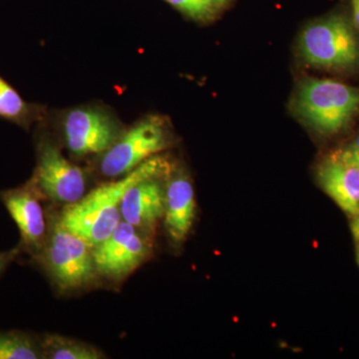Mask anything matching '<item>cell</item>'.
Segmentation results:
<instances>
[{"label":"cell","instance_id":"1","mask_svg":"<svg viewBox=\"0 0 359 359\" xmlns=\"http://www.w3.org/2000/svg\"><path fill=\"white\" fill-rule=\"evenodd\" d=\"M169 172L167 158L153 156L122 179L104 184L74 204L65 205L58 216L59 222L93 249L109 237L121 223L120 205L128 189L144 180L162 178Z\"/></svg>","mask_w":359,"mask_h":359},{"label":"cell","instance_id":"2","mask_svg":"<svg viewBox=\"0 0 359 359\" xmlns=\"http://www.w3.org/2000/svg\"><path fill=\"white\" fill-rule=\"evenodd\" d=\"M292 108L314 131L332 136L358 114L359 88L334 79L306 78L297 86Z\"/></svg>","mask_w":359,"mask_h":359},{"label":"cell","instance_id":"3","mask_svg":"<svg viewBox=\"0 0 359 359\" xmlns=\"http://www.w3.org/2000/svg\"><path fill=\"white\" fill-rule=\"evenodd\" d=\"M304 63L334 72L359 71V35L351 21L339 14L313 21L299 39Z\"/></svg>","mask_w":359,"mask_h":359},{"label":"cell","instance_id":"4","mask_svg":"<svg viewBox=\"0 0 359 359\" xmlns=\"http://www.w3.org/2000/svg\"><path fill=\"white\" fill-rule=\"evenodd\" d=\"M35 259L52 282L65 292L87 287L99 276L91 248L65 229L58 217L52 219L44 244Z\"/></svg>","mask_w":359,"mask_h":359},{"label":"cell","instance_id":"5","mask_svg":"<svg viewBox=\"0 0 359 359\" xmlns=\"http://www.w3.org/2000/svg\"><path fill=\"white\" fill-rule=\"evenodd\" d=\"M169 137L159 117L145 118L122 133L105 153L100 171L109 178L124 176L167 148Z\"/></svg>","mask_w":359,"mask_h":359},{"label":"cell","instance_id":"6","mask_svg":"<svg viewBox=\"0 0 359 359\" xmlns=\"http://www.w3.org/2000/svg\"><path fill=\"white\" fill-rule=\"evenodd\" d=\"M32 181L40 195L65 205L81 200L86 192V176L81 168L66 159L50 141L39 145L36 171Z\"/></svg>","mask_w":359,"mask_h":359},{"label":"cell","instance_id":"7","mask_svg":"<svg viewBox=\"0 0 359 359\" xmlns=\"http://www.w3.org/2000/svg\"><path fill=\"white\" fill-rule=\"evenodd\" d=\"M150 254V248L139 230L122 221L100 245L92 249L99 276L113 280L127 278Z\"/></svg>","mask_w":359,"mask_h":359},{"label":"cell","instance_id":"8","mask_svg":"<svg viewBox=\"0 0 359 359\" xmlns=\"http://www.w3.org/2000/svg\"><path fill=\"white\" fill-rule=\"evenodd\" d=\"M63 131L68 150L78 157L105 153L123 133L112 116L97 108L71 110Z\"/></svg>","mask_w":359,"mask_h":359},{"label":"cell","instance_id":"9","mask_svg":"<svg viewBox=\"0 0 359 359\" xmlns=\"http://www.w3.org/2000/svg\"><path fill=\"white\" fill-rule=\"evenodd\" d=\"M40 196L32 181L0 194L2 203L20 230L21 250H26L34 257L41 250L48 231Z\"/></svg>","mask_w":359,"mask_h":359},{"label":"cell","instance_id":"10","mask_svg":"<svg viewBox=\"0 0 359 359\" xmlns=\"http://www.w3.org/2000/svg\"><path fill=\"white\" fill-rule=\"evenodd\" d=\"M161 178L144 180L125 193L120 205L122 221L137 230L151 231L164 217L165 189Z\"/></svg>","mask_w":359,"mask_h":359},{"label":"cell","instance_id":"11","mask_svg":"<svg viewBox=\"0 0 359 359\" xmlns=\"http://www.w3.org/2000/svg\"><path fill=\"white\" fill-rule=\"evenodd\" d=\"M196 217L194 187L186 175H175L165 189L164 223L168 235L180 244L192 230Z\"/></svg>","mask_w":359,"mask_h":359},{"label":"cell","instance_id":"12","mask_svg":"<svg viewBox=\"0 0 359 359\" xmlns=\"http://www.w3.org/2000/svg\"><path fill=\"white\" fill-rule=\"evenodd\" d=\"M321 188L349 216L359 215V170L344 164L334 155L318 170Z\"/></svg>","mask_w":359,"mask_h":359},{"label":"cell","instance_id":"13","mask_svg":"<svg viewBox=\"0 0 359 359\" xmlns=\"http://www.w3.org/2000/svg\"><path fill=\"white\" fill-rule=\"evenodd\" d=\"M43 358L101 359L105 358L100 349L70 337L59 334H45L41 339Z\"/></svg>","mask_w":359,"mask_h":359},{"label":"cell","instance_id":"14","mask_svg":"<svg viewBox=\"0 0 359 359\" xmlns=\"http://www.w3.org/2000/svg\"><path fill=\"white\" fill-rule=\"evenodd\" d=\"M41 358V339L20 330L0 332V359Z\"/></svg>","mask_w":359,"mask_h":359},{"label":"cell","instance_id":"15","mask_svg":"<svg viewBox=\"0 0 359 359\" xmlns=\"http://www.w3.org/2000/svg\"><path fill=\"white\" fill-rule=\"evenodd\" d=\"M27 114V104L11 85L0 77V117L20 122Z\"/></svg>","mask_w":359,"mask_h":359},{"label":"cell","instance_id":"16","mask_svg":"<svg viewBox=\"0 0 359 359\" xmlns=\"http://www.w3.org/2000/svg\"><path fill=\"white\" fill-rule=\"evenodd\" d=\"M179 11L197 20L209 18L214 14L217 7L214 0H167Z\"/></svg>","mask_w":359,"mask_h":359},{"label":"cell","instance_id":"17","mask_svg":"<svg viewBox=\"0 0 359 359\" xmlns=\"http://www.w3.org/2000/svg\"><path fill=\"white\" fill-rule=\"evenodd\" d=\"M344 164L359 170V134L353 142L334 155Z\"/></svg>","mask_w":359,"mask_h":359},{"label":"cell","instance_id":"18","mask_svg":"<svg viewBox=\"0 0 359 359\" xmlns=\"http://www.w3.org/2000/svg\"><path fill=\"white\" fill-rule=\"evenodd\" d=\"M21 249L20 245H18L16 248H13V249L9 250H4V252H0V276L4 273V271L11 264L13 263L14 259L18 257V255L20 254Z\"/></svg>","mask_w":359,"mask_h":359},{"label":"cell","instance_id":"19","mask_svg":"<svg viewBox=\"0 0 359 359\" xmlns=\"http://www.w3.org/2000/svg\"><path fill=\"white\" fill-rule=\"evenodd\" d=\"M351 2L353 6L354 25L359 29V0H351Z\"/></svg>","mask_w":359,"mask_h":359},{"label":"cell","instance_id":"20","mask_svg":"<svg viewBox=\"0 0 359 359\" xmlns=\"http://www.w3.org/2000/svg\"><path fill=\"white\" fill-rule=\"evenodd\" d=\"M351 231L354 238L359 243V215L353 217V222L351 224Z\"/></svg>","mask_w":359,"mask_h":359},{"label":"cell","instance_id":"21","mask_svg":"<svg viewBox=\"0 0 359 359\" xmlns=\"http://www.w3.org/2000/svg\"><path fill=\"white\" fill-rule=\"evenodd\" d=\"M228 0H214L215 4H216L217 7L223 6Z\"/></svg>","mask_w":359,"mask_h":359},{"label":"cell","instance_id":"22","mask_svg":"<svg viewBox=\"0 0 359 359\" xmlns=\"http://www.w3.org/2000/svg\"><path fill=\"white\" fill-rule=\"evenodd\" d=\"M358 264H359V248L358 250Z\"/></svg>","mask_w":359,"mask_h":359}]
</instances>
